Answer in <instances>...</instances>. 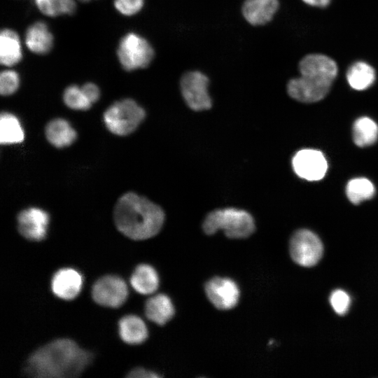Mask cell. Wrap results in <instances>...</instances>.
<instances>
[{"label": "cell", "instance_id": "obj_6", "mask_svg": "<svg viewBox=\"0 0 378 378\" xmlns=\"http://www.w3.org/2000/svg\"><path fill=\"white\" fill-rule=\"evenodd\" d=\"M154 55L151 44L134 32L123 36L117 48L119 63L127 71L146 68L151 63Z\"/></svg>", "mask_w": 378, "mask_h": 378}, {"label": "cell", "instance_id": "obj_34", "mask_svg": "<svg viewBox=\"0 0 378 378\" xmlns=\"http://www.w3.org/2000/svg\"><path fill=\"white\" fill-rule=\"evenodd\" d=\"M78 1H79L80 2H83V3H86V2H89V1H90L92 0H78Z\"/></svg>", "mask_w": 378, "mask_h": 378}, {"label": "cell", "instance_id": "obj_8", "mask_svg": "<svg viewBox=\"0 0 378 378\" xmlns=\"http://www.w3.org/2000/svg\"><path fill=\"white\" fill-rule=\"evenodd\" d=\"M209 80L200 71L186 72L180 80V89L183 99L192 110L200 111L211 106L208 92Z\"/></svg>", "mask_w": 378, "mask_h": 378}, {"label": "cell", "instance_id": "obj_31", "mask_svg": "<svg viewBox=\"0 0 378 378\" xmlns=\"http://www.w3.org/2000/svg\"><path fill=\"white\" fill-rule=\"evenodd\" d=\"M59 15L72 14L76 9L74 0H56Z\"/></svg>", "mask_w": 378, "mask_h": 378}, {"label": "cell", "instance_id": "obj_32", "mask_svg": "<svg viewBox=\"0 0 378 378\" xmlns=\"http://www.w3.org/2000/svg\"><path fill=\"white\" fill-rule=\"evenodd\" d=\"M127 377L130 378H159L161 376L155 372L138 368L131 370Z\"/></svg>", "mask_w": 378, "mask_h": 378}, {"label": "cell", "instance_id": "obj_11", "mask_svg": "<svg viewBox=\"0 0 378 378\" xmlns=\"http://www.w3.org/2000/svg\"><path fill=\"white\" fill-rule=\"evenodd\" d=\"M204 289L209 300L218 309L228 310L238 303L240 291L231 279L213 278L206 284Z\"/></svg>", "mask_w": 378, "mask_h": 378}, {"label": "cell", "instance_id": "obj_12", "mask_svg": "<svg viewBox=\"0 0 378 378\" xmlns=\"http://www.w3.org/2000/svg\"><path fill=\"white\" fill-rule=\"evenodd\" d=\"M48 223V214L38 208L22 210L18 215V231L29 240L38 241L43 239L46 236Z\"/></svg>", "mask_w": 378, "mask_h": 378}, {"label": "cell", "instance_id": "obj_1", "mask_svg": "<svg viewBox=\"0 0 378 378\" xmlns=\"http://www.w3.org/2000/svg\"><path fill=\"white\" fill-rule=\"evenodd\" d=\"M92 357L74 341L59 339L35 351L28 358L24 370L34 377H76L90 365Z\"/></svg>", "mask_w": 378, "mask_h": 378}, {"label": "cell", "instance_id": "obj_20", "mask_svg": "<svg viewBox=\"0 0 378 378\" xmlns=\"http://www.w3.org/2000/svg\"><path fill=\"white\" fill-rule=\"evenodd\" d=\"M346 76L351 88L360 91L365 90L373 85L376 79V72L368 63L358 61L348 68Z\"/></svg>", "mask_w": 378, "mask_h": 378}, {"label": "cell", "instance_id": "obj_23", "mask_svg": "<svg viewBox=\"0 0 378 378\" xmlns=\"http://www.w3.org/2000/svg\"><path fill=\"white\" fill-rule=\"evenodd\" d=\"M24 132L18 119L13 114L5 112L0 118V142L1 144L22 141Z\"/></svg>", "mask_w": 378, "mask_h": 378}, {"label": "cell", "instance_id": "obj_4", "mask_svg": "<svg viewBox=\"0 0 378 378\" xmlns=\"http://www.w3.org/2000/svg\"><path fill=\"white\" fill-rule=\"evenodd\" d=\"M203 230L207 234L223 230L230 239H244L249 237L255 230L254 220L247 211L226 208L209 213L204 220Z\"/></svg>", "mask_w": 378, "mask_h": 378}, {"label": "cell", "instance_id": "obj_18", "mask_svg": "<svg viewBox=\"0 0 378 378\" xmlns=\"http://www.w3.org/2000/svg\"><path fill=\"white\" fill-rule=\"evenodd\" d=\"M121 339L130 344H139L148 337V330L144 321L137 316L127 315L122 317L118 323Z\"/></svg>", "mask_w": 378, "mask_h": 378}, {"label": "cell", "instance_id": "obj_14", "mask_svg": "<svg viewBox=\"0 0 378 378\" xmlns=\"http://www.w3.org/2000/svg\"><path fill=\"white\" fill-rule=\"evenodd\" d=\"M279 8V0H245L241 13L250 24L260 26L270 22Z\"/></svg>", "mask_w": 378, "mask_h": 378}, {"label": "cell", "instance_id": "obj_21", "mask_svg": "<svg viewBox=\"0 0 378 378\" xmlns=\"http://www.w3.org/2000/svg\"><path fill=\"white\" fill-rule=\"evenodd\" d=\"M130 283L133 288L143 295L154 293L159 285V277L155 270L150 265H138L132 273Z\"/></svg>", "mask_w": 378, "mask_h": 378}, {"label": "cell", "instance_id": "obj_25", "mask_svg": "<svg viewBox=\"0 0 378 378\" xmlns=\"http://www.w3.org/2000/svg\"><path fill=\"white\" fill-rule=\"evenodd\" d=\"M63 100L68 107L75 110H88L92 104L81 87L75 85H71L65 89Z\"/></svg>", "mask_w": 378, "mask_h": 378}, {"label": "cell", "instance_id": "obj_29", "mask_svg": "<svg viewBox=\"0 0 378 378\" xmlns=\"http://www.w3.org/2000/svg\"><path fill=\"white\" fill-rule=\"evenodd\" d=\"M38 10L48 17L58 16L56 0H34Z\"/></svg>", "mask_w": 378, "mask_h": 378}, {"label": "cell", "instance_id": "obj_10", "mask_svg": "<svg viewBox=\"0 0 378 378\" xmlns=\"http://www.w3.org/2000/svg\"><path fill=\"white\" fill-rule=\"evenodd\" d=\"M293 168L300 178L307 181H318L324 177L328 163L323 154L314 149L298 151L292 160Z\"/></svg>", "mask_w": 378, "mask_h": 378}, {"label": "cell", "instance_id": "obj_15", "mask_svg": "<svg viewBox=\"0 0 378 378\" xmlns=\"http://www.w3.org/2000/svg\"><path fill=\"white\" fill-rule=\"evenodd\" d=\"M24 41L31 52L37 55H45L52 48L54 38L47 24L38 21L27 28Z\"/></svg>", "mask_w": 378, "mask_h": 378}, {"label": "cell", "instance_id": "obj_26", "mask_svg": "<svg viewBox=\"0 0 378 378\" xmlns=\"http://www.w3.org/2000/svg\"><path fill=\"white\" fill-rule=\"evenodd\" d=\"M20 85L18 74L13 69H5L0 74V92L4 96L15 93Z\"/></svg>", "mask_w": 378, "mask_h": 378}, {"label": "cell", "instance_id": "obj_30", "mask_svg": "<svg viewBox=\"0 0 378 378\" xmlns=\"http://www.w3.org/2000/svg\"><path fill=\"white\" fill-rule=\"evenodd\" d=\"M81 88L92 104L99 99L100 91L99 88L94 83H87L84 84Z\"/></svg>", "mask_w": 378, "mask_h": 378}, {"label": "cell", "instance_id": "obj_9", "mask_svg": "<svg viewBox=\"0 0 378 378\" xmlns=\"http://www.w3.org/2000/svg\"><path fill=\"white\" fill-rule=\"evenodd\" d=\"M128 295L127 286L120 277L107 275L98 279L92 286V296L97 304L116 308L121 306Z\"/></svg>", "mask_w": 378, "mask_h": 378}, {"label": "cell", "instance_id": "obj_22", "mask_svg": "<svg viewBox=\"0 0 378 378\" xmlns=\"http://www.w3.org/2000/svg\"><path fill=\"white\" fill-rule=\"evenodd\" d=\"M378 139V125L368 117L358 118L353 125V139L360 147L374 144Z\"/></svg>", "mask_w": 378, "mask_h": 378}, {"label": "cell", "instance_id": "obj_24", "mask_svg": "<svg viewBox=\"0 0 378 378\" xmlns=\"http://www.w3.org/2000/svg\"><path fill=\"white\" fill-rule=\"evenodd\" d=\"M375 193L373 183L365 178H355L350 180L346 187V194L353 204L371 199Z\"/></svg>", "mask_w": 378, "mask_h": 378}, {"label": "cell", "instance_id": "obj_3", "mask_svg": "<svg viewBox=\"0 0 378 378\" xmlns=\"http://www.w3.org/2000/svg\"><path fill=\"white\" fill-rule=\"evenodd\" d=\"M298 69L300 76L288 81L287 92L291 98L303 103L316 102L325 98L338 72L335 61L319 53L303 57Z\"/></svg>", "mask_w": 378, "mask_h": 378}, {"label": "cell", "instance_id": "obj_27", "mask_svg": "<svg viewBox=\"0 0 378 378\" xmlns=\"http://www.w3.org/2000/svg\"><path fill=\"white\" fill-rule=\"evenodd\" d=\"M329 302L335 312L340 316L345 315L351 306V298L342 289L334 290L330 295Z\"/></svg>", "mask_w": 378, "mask_h": 378}, {"label": "cell", "instance_id": "obj_16", "mask_svg": "<svg viewBox=\"0 0 378 378\" xmlns=\"http://www.w3.org/2000/svg\"><path fill=\"white\" fill-rule=\"evenodd\" d=\"M22 59V44L18 33L8 28L1 30L0 34V62L2 65L11 67Z\"/></svg>", "mask_w": 378, "mask_h": 378}, {"label": "cell", "instance_id": "obj_17", "mask_svg": "<svg viewBox=\"0 0 378 378\" xmlns=\"http://www.w3.org/2000/svg\"><path fill=\"white\" fill-rule=\"evenodd\" d=\"M174 307L171 299L164 294H158L149 298L145 306L147 318L162 326L174 315Z\"/></svg>", "mask_w": 378, "mask_h": 378}, {"label": "cell", "instance_id": "obj_5", "mask_svg": "<svg viewBox=\"0 0 378 378\" xmlns=\"http://www.w3.org/2000/svg\"><path fill=\"white\" fill-rule=\"evenodd\" d=\"M143 108L132 99L111 104L104 113V121L112 133L124 136L134 132L145 118Z\"/></svg>", "mask_w": 378, "mask_h": 378}, {"label": "cell", "instance_id": "obj_7", "mask_svg": "<svg viewBox=\"0 0 378 378\" xmlns=\"http://www.w3.org/2000/svg\"><path fill=\"white\" fill-rule=\"evenodd\" d=\"M289 251L295 263L309 267L320 261L323 254V246L314 232L307 229H300L292 235Z\"/></svg>", "mask_w": 378, "mask_h": 378}, {"label": "cell", "instance_id": "obj_28", "mask_svg": "<svg viewBox=\"0 0 378 378\" xmlns=\"http://www.w3.org/2000/svg\"><path fill=\"white\" fill-rule=\"evenodd\" d=\"M144 0H114L115 8L122 15L132 16L138 13L143 8Z\"/></svg>", "mask_w": 378, "mask_h": 378}, {"label": "cell", "instance_id": "obj_13", "mask_svg": "<svg viewBox=\"0 0 378 378\" xmlns=\"http://www.w3.org/2000/svg\"><path fill=\"white\" fill-rule=\"evenodd\" d=\"M82 285L81 274L72 268H62L57 271L51 281L53 293L65 300L74 299L80 293Z\"/></svg>", "mask_w": 378, "mask_h": 378}, {"label": "cell", "instance_id": "obj_2", "mask_svg": "<svg viewBox=\"0 0 378 378\" xmlns=\"http://www.w3.org/2000/svg\"><path fill=\"white\" fill-rule=\"evenodd\" d=\"M113 218L117 229L126 237L144 240L161 230L164 214L156 204L134 192H127L117 201Z\"/></svg>", "mask_w": 378, "mask_h": 378}, {"label": "cell", "instance_id": "obj_19", "mask_svg": "<svg viewBox=\"0 0 378 378\" xmlns=\"http://www.w3.org/2000/svg\"><path fill=\"white\" fill-rule=\"evenodd\" d=\"M45 133L48 141L57 148L71 145L77 136L74 129L62 118L50 121L46 127Z\"/></svg>", "mask_w": 378, "mask_h": 378}, {"label": "cell", "instance_id": "obj_33", "mask_svg": "<svg viewBox=\"0 0 378 378\" xmlns=\"http://www.w3.org/2000/svg\"><path fill=\"white\" fill-rule=\"evenodd\" d=\"M307 5L325 8L328 7L332 0H302Z\"/></svg>", "mask_w": 378, "mask_h": 378}]
</instances>
